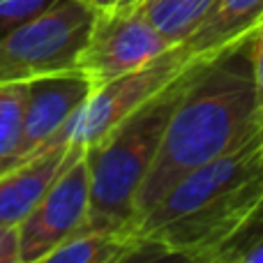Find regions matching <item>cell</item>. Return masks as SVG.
Returning <instances> with one entry per match:
<instances>
[{
    "label": "cell",
    "instance_id": "obj_3",
    "mask_svg": "<svg viewBox=\"0 0 263 263\" xmlns=\"http://www.w3.org/2000/svg\"><path fill=\"white\" fill-rule=\"evenodd\" d=\"M196 67L127 116L104 139L86 148L90 210L83 229H123L134 224L136 196L155 164L168 118Z\"/></svg>",
    "mask_w": 263,
    "mask_h": 263
},
{
    "label": "cell",
    "instance_id": "obj_17",
    "mask_svg": "<svg viewBox=\"0 0 263 263\" xmlns=\"http://www.w3.org/2000/svg\"><path fill=\"white\" fill-rule=\"evenodd\" d=\"M0 263H21L18 227H0Z\"/></svg>",
    "mask_w": 263,
    "mask_h": 263
},
{
    "label": "cell",
    "instance_id": "obj_14",
    "mask_svg": "<svg viewBox=\"0 0 263 263\" xmlns=\"http://www.w3.org/2000/svg\"><path fill=\"white\" fill-rule=\"evenodd\" d=\"M213 263H263V208L217 252Z\"/></svg>",
    "mask_w": 263,
    "mask_h": 263
},
{
    "label": "cell",
    "instance_id": "obj_15",
    "mask_svg": "<svg viewBox=\"0 0 263 263\" xmlns=\"http://www.w3.org/2000/svg\"><path fill=\"white\" fill-rule=\"evenodd\" d=\"M53 3L55 0H0V40Z\"/></svg>",
    "mask_w": 263,
    "mask_h": 263
},
{
    "label": "cell",
    "instance_id": "obj_2",
    "mask_svg": "<svg viewBox=\"0 0 263 263\" xmlns=\"http://www.w3.org/2000/svg\"><path fill=\"white\" fill-rule=\"evenodd\" d=\"M263 208L261 132L236 150L182 176L134 229L164 259L213 263Z\"/></svg>",
    "mask_w": 263,
    "mask_h": 263
},
{
    "label": "cell",
    "instance_id": "obj_9",
    "mask_svg": "<svg viewBox=\"0 0 263 263\" xmlns=\"http://www.w3.org/2000/svg\"><path fill=\"white\" fill-rule=\"evenodd\" d=\"M74 143L65 129L30 157L0 171V227H18L65 166Z\"/></svg>",
    "mask_w": 263,
    "mask_h": 263
},
{
    "label": "cell",
    "instance_id": "obj_4",
    "mask_svg": "<svg viewBox=\"0 0 263 263\" xmlns=\"http://www.w3.org/2000/svg\"><path fill=\"white\" fill-rule=\"evenodd\" d=\"M95 21L86 0H55L0 40V86L77 69Z\"/></svg>",
    "mask_w": 263,
    "mask_h": 263
},
{
    "label": "cell",
    "instance_id": "obj_12",
    "mask_svg": "<svg viewBox=\"0 0 263 263\" xmlns=\"http://www.w3.org/2000/svg\"><path fill=\"white\" fill-rule=\"evenodd\" d=\"M217 0H141V7L171 46L185 44L205 23Z\"/></svg>",
    "mask_w": 263,
    "mask_h": 263
},
{
    "label": "cell",
    "instance_id": "obj_5",
    "mask_svg": "<svg viewBox=\"0 0 263 263\" xmlns=\"http://www.w3.org/2000/svg\"><path fill=\"white\" fill-rule=\"evenodd\" d=\"M210 55L215 53H194L187 44H178L143 67L100 83L65 125V134L72 143H81L83 148L97 143L127 116Z\"/></svg>",
    "mask_w": 263,
    "mask_h": 263
},
{
    "label": "cell",
    "instance_id": "obj_20",
    "mask_svg": "<svg viewBox=\"0 0 263 263\" xmlns=\"http://www.w3.org/2000/svg\"><path fill=\"white\" fill-rule=\"evenodd\" d=\"M261 143H263V118H261Z\"/></svg>",
    "mask_w": 263,
    "mask_h": 263
},
{
    "label": "cell",
    "instance_id": "obj_8",
    "mask_svg": "<svg viewBox=\"0 0 263 263\" xmlns=\"http://www.w3.org/2000/svg\"><path fill=\"white\" fill-rule=\"evenodd\" d=\"M92 81L81 69H67L26 83V116H23L21 162L37 148L49 143L65 129L81 104L90 97Z\"/></svg>",
    "mask_w": 263,
    "mask_h": 263
},
{
    "label": "cell",
    "instance_id": "obj_19",
    "mask_svg": "<svg viewBox=\"0 0 263 263\" xmlns=\"http://www.w3.org/2000/svg\"><path fill=\"white\" fill-rule=\"evenodd\" d=\"M134 3H141V0H127V3H125V5H134Z\"/></svg>",
    "mask_w": 263,
    "mask_h": 263
},
{
    "label": "cell",
    "instance_id": "obj_18",
    "mask_svg": "<svg viewBox=\"0 0 263 263\" xmlns=\"http://www.w3.org/2000/svg\"><path fill=\"white\" fill-rule=\"evenodd\" d=\"M88 5H90L92 9H95L97 14H106V12H111V9H116V7H120V5H125L127 0H86Z\"/></svg>",
    "mask_w": 263,
    "mask_h": 263
},
{
    "label": "cell",
    "instance_id": "obj_16",
    "mask_svg": "<svg viewBox=\"0 0 263 263\" xmlns=\"http://www.w3.org/2000/svg\"><path fill=\"white\" fill-rule=\"evenodd\" d=\"M252 67H254V83H256V97H259V106L263 114V18L259 26L252 30Z\"/></svg>",
    "mask_w": 263,
    "mask_h": 263
},
{
    "label": "cell",
    "instance_id": "obj_11",
    "mask_svg": "<svg viewBox=\"0 0 263 263\" xmlns=\"http://www.w3.org/2000/svg\"><path fill=\"white\" fill-rule=\"evenodd\" d=\"M263 18V0H217L205 23L185 42L194 53H217L252 35Z\"/></svg>",
    "mask_w": 263,
    "mask_h": 263
},
{
    "label": "cell",
    "instance_id": "obj_1",
    "mask_svg": "<svg viewBox=\"0 0 263 263\" xmlns=\"http://www.w3.org/2000/svg\"><path fill=\"white\" fill-rule=\"evenodd\" d=\"M261 118L252 42L245 37L192 72L164 129L153 168L136 196L134 224L182 176L259 134Z\"/></svg>",
    "mask_w": 263,
    "mask_h": 263
},
{
    "label": "cell",
    "instance_id": "obj_13",
    "mask_svg": "<svg viewBox=\"0 0 263 263\" xmlns=\"http://www.w3.org/2000/svg\"><path fill=\"white\" fill-rule=\"evenodd\" d=\"M26 83L0 86V171L21 162Z\"/></svg>",
    "mask_w": 263,
    "mask_h": 263
},
{
    "label": "cell",
    "instance_id": "obj_6",
    "mask_svg": "<svg viewBox=\"0 0 263 263\" xmlns=\"http://www.w3.org/2000/svg\"><path fill=\"white\" fill-rule=\"evenodd\" d=\"M90 210V171L86 148L74 143L72 155L35 208L18 224L21 263H44L63 240L81 231Z\"/></svg>",
    "mask_w": 263,
    "mask_h": 263
},
{
    "label": "cell",
    "instance_id": "obj_10",
    "mask_svg": "<svg viewBox=\"0 0 263 263\" xmlns=\"http://www.w3.org/2000/svg\"><path fill=\"white\" fill-rule=\"evenodd\" d=\"M164 259L157 245L134 227L81 229L63 240L44 263H129Z\"/></svg>",
    "mask_w": 263,
    "mask_h": 263
},
{
    "label": "cell",
    "instance_id": "obj_7",
    "mask_svg": "<svg viewBox=\"0 0 263 263\" xmlns=\"http://www.w3.org/2000/svg\"><path fill=\"white\" fill-rule=\"evenodd\" d=\"M168 49L173 46L153 26L141 3L120 5L106 14H97L95 28L79 55L77 67L95 88L143 67Z\"/></svg>",
    "mask_w": 263,
    "mask_h": 263
}]
</instances>
